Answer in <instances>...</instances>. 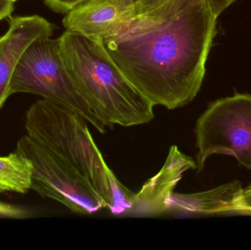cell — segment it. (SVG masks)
Segmentation results:
<instances>
[{
	"mask_svg": "<svg viewBox=\"0 0 251 250\" xmlns=\"http://www.w3.org/2000/svg\"><path fill=\"white\" fill-rule=\"evenodd\" d=\"M217 19L209 0H167L100 44L153 106L175 110L201 88Z\"/></svg>",
	"mask_w": 251,
	"mask_h": 250,
	"instance_id": "cell-1",
	"label": "cell"
},
{
	"mask_svg": "<svg viewBox=\"0 0 251 250\" xmlns=\"http://www.w3.org/2000/svg\"><path fill=\"white\" fill-rule=\"evenodd\" d=\"M88 123L44 98L28 109L26 135L16 151L32 164L31 190L82 215L104 208L114 215L129 214L135 194L107 165Z\"/></svg>",
	"mask_w": 251,
	"mask_h": 250,
	"instance_id": "cell-2",
	"label": "cell"
},
{
	"mask_svg": "<svg viewBox=\"0 0 251 250\" xmlns=\"http://www.w3.org/2000/svg\"><path fill=\"white\" fill-rule=\"evenodd\" d=\"M58 39L76 88L106 127H130L153 120V104L127 79L101 44L69 31Z\"/></svg>",
	"mask_w": 251,
	"mask_h": 250,
	"instance_id": "cell-3",
	"label": "cell"
},
{
	"mask_svg": "<svg viewBox=\"0 0 251 250\" xmlns=\"http://www.w3.org/2000/svg\"><path fill=\"white\" fill-rule=\"evenodd\" d=\"M19 92L40 95L69 109L100 133H105L106 126L90 108L72 79L58 38H40L25 51L10 81V95Z\"/></svg>",
	"mask_w": 251,
	"mask_h": 250,
	"instance_id": "cell-4",
	"label": "cell"
},
{
	"mask_svg": "<svg viewBox=\"0 0 251 250\" xmlns=\"http://www.w3.org/2000/svg\"><path fill=\"white\" fill-rule=\"evenodd\" d=\"M198 172L214 154L234 157L251 171V95L236 93L209 104L196 126Z\"/></svg>",
	"mask_w": 251,
	"mask_h": 250,
	"instance_id": "cell-5",
	"label": "cell"
},
{
	"mask_svg": "<svg viewBox=\"0 0 251 250\" xmlns=\"http://www.w3.org/2000/svg\"><path fill=\"white\" fill-rule=\"evenodd\" d=\"M137 14L134 0H88L67 13L66 31L100 43Z\"/></svg>",
	"mask_w": 251,
	"mask_h": 250,
	"instance_id": "cell-6",
	"label": "cell"
},
{
	"mask_svg": "<svg viewBox=\"0 0 251 250\" xmlns=\"http://www.w3.org/2000/svg\"><path fill=\"white\" fill-rule=\"evenodd\" d=\"M53 25L38 15L9 18V28L0 37V110L10 96L13 72L32 43L51 37Z\"/></svg>",
	"mask_w": 251,
	"mask_h": 250,
	"instance_id": "cell-7",
	"label": "cell"
},
{
	"mask_svg": "<svg viewBox=\"0 0 251 250\" xmlns=\"http://www.w3.org/2000/svg\"><path fill=\"white\" fill-rule=\"evenodd\" d=\"M190 169H197L196 161L182 154L176 145L171 147L160 171L134 195L131 213L156 215L170 210V198L174 188L183 173Z\"/></svg>",
	"mask_w": 251,
	"mask_h": 250,
	"instance_id": "cell-8",
	"label": "cell"
},
{
	"mask_svg": "<svg viewBox=\"0 0 251 250\" xmlns=\"http://www.w3.org/2000/svg\"><path fill=\"white\" fill-rule=\"evenodd\" d=\"M243 189L242 183L235 181L206 192H174L170 198V210L201 214L239 212V202Z\"/></svg>",
	"mask_w": 251,
	"mask_h": 250,
	"instance_id": "cell-9",
	"label": "cell"
},
{
	"mask_svg": "<svg viewBox=\"0 0 251 250\" xmlns=\"http://www.w3.org/2000/svg\"><path fill=\"white\" fill-rule=\"evenodd\" d=\"M32 167L30 161L15 151L0 157V194H26L31 190Z\"/></svg>",
	"mask_w": 251,
	"mask_h": 250,
	"instance_id": "cell-10",
	"label": "cell"
},
{
	"mask_svg": "<svg viewBox=\"0 0 251 250\" xmlns=\"http://www.w3.org/2000/svg\"><path fill=\"white\" fill-rule=\"evenodd\" d=\"M29 211L12 204L0 201V218L26 219L30 217Z\"/></svg>",
	"mask_w": 251,
	"mask_h": 250,
	"instance_id": "cell-11",
	"label": "cell"
},
{
	"mask_svg": "<svg viewBox=\"0 0 251 250\" xmlns=\"http://www.w3.org/2000/svg\"><path fill=\"white\" fill-rule=\"evenodd\" d=\"M88 0H45L46 4L57 13H69Z\"/></svg>",
	"mask_w": 251,
	"mask_h": 250,
	"instance_id": "cell-12",
	"label": "cell"
},
{
	"mask_svg": "<svg viewBox=\"0 0 251 250\" xmlns=\"http://www.w3.org/2000/svg\"><path fill=\"white\" fill-rule=\"evenodd\" d=\"M239 212L251 213V183L243 189L239 202Z\"/></svg>",
	"mask_w": 251,
	"mask_h": 250,
	"instance_id": "cell-13",
	"label": "cell"
},
{
	"mask_svg": "<svg viewBox=\"0 0 251 250\" xmlns=\"http://www.w3.org/2000/svg\"><path fill=\"white\" fill-rule=\"evenodd\" d=\"M167 0H139L136 3V12L138 13H146L157 6L160 5Z\"/></svg>",
	"mask_w": 251,
	"mask_h": 250,
	"instance_id": "cell-14",
	"label": "cell"
},
{
	"mask_svg": "<svg viewBox=\"0 0 251 250\" xmlns=\"http://www.w3.org/2000/svg\"><path fill=\"white\" fill-rule=\"evenodd\" d=\"M237 1V0H209V2L214 14L218 18L224 10H226L233 3Z\"/></svg>",
	"mask_w": 251,
	"mask_h": 250,
	"instance_id": "cell-15",
	"label": "cell"
},
{
	"mask_svg": "<svg viewBox=\"0 0 251 250\" xmlns=\"http://www.w3.org/2000/svg\"><path fill=\"white\" fill-rule=\"evenodd\" d=\"M13 3L10 0H0V20L10 17L14 10Z\"/></svg>",
	"mask_w": 251,
	"mask_h": 250,
	"instance_id": "cell-16",
	"label": "cell"
},
{
	"mask_svg": "<svg viewBox=\"0 0 251 250\" xmlns=\"http://www.w3.org/2000/svg\"><path fill=\"white\" fill-rule=\"evenodd\" d=\"M10 1H13V2H15V1H17V0H10Z\"/></svg>",
	"mask_w": 251,
	"mask_h": 250,
	"instance_id": "cell-17",
	"label": "cell"
},
{
	"mask_svg": "<svg viewBox=\"0 0 251 250\" xmlns=\"http://www.w3.org/2000/svg\"><path fill=\"white\" fill-rule=\"evenodd\" d=\"M139 1V0H134V1H135V3H137V1Z\"/></svg>",
	"mask_w": 251,
	"mask_h": 250,
	"instance_id": "cell-18",
	"label": "cell"
}]
</instances>
